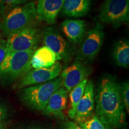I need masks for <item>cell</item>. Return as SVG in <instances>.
Segmentation results:
<instances>
[{
    "mask_svg": "<svg viewBox=\"0 0 129 129\" xmlns=\"http://www.w3.org/2000/svg\"><path fill=\"white\" fill-rule=\"evenodd\" d=\"M96 116L106 129H118L124 123L125 112L120 85L107 77L101 80L96 96Z\"/></svg>",
    "mask_w": 129,
    "mask_h": 129,
    "instance_id": "cell-1",
    "label": "cell"
},
{
    "mask_svg": "<svg viewBox=\"0 0 129 129\" xmlns=\"http://www.w3.org/2000/svg\"><path fill=\"white\" fill-rule=\"evenodd\" d=\"M62 78L58 77L47 83L23 88L19 92V96L26 105L35 110L43 111L50 96L62 86Z\"/></svg>",
    "mask_w": 129,
    "mask_h": 129,
    "instance_id": "cell-2",
    "label": "cell"
},
{
    "mask_svg": "<svg viewBox=\"0 0 129 129\" xmlns=\"http://www.w3.org/2000/svg\"><path fill=\"white\" fill-rule=\"evenodd\" d=\"M37 18L36 6L30 2L12 10L5 17L1 25V29L5 35L13 34L31 26V24Z\"/></svg>",
    "mask_w": 129,
    "mask_h": 129,
    "instance_id": "cell-3",
    "label": "cell"
},
{
    "mask_svg": "<svg viewBox=\"0 0 129 129\" xmlns=\"http://www.w3.org/2000/svg\"><path fill=\"white\" fill-rule=\"evenodd\" d=\"M35 51L8 53L0 65V75L10 79L25 75L31 68L30 62Z\"/></svg>",
    "mask_w": 129,
    "mask_h": 129,
    "instance_id": "cell-4",
    "label": "cell"
},
{
    "mask_svg": "<svg viewBox=\"0 0 129 129\" xmlns=\"http://www.w3.org/2000/svg\"><path fill=\"white\" fill-rule=\"evenodd\" d=\"M104 38V27L98 22L87 34L77 52V60L82 62L93 60L101 50Z\"/></svg>",
    "mask_w": 129,
    "mask_h": 129,
    "instance_id": "cell-5",
    "label": "cell"
},
{
    "mask_svg": "<svg viewBox=\"0 0 129 129\" xmlns=\"http://www.w3.org/2000/svg\"><path fill=\"white\" fill-rule=\"evenodd\" d=\"M102 22L117 26L129 19V0H105L99 14Z\"/></svg>",
    "mask_w": 129,
    "mask_h": 129,
    "instance_id": "cell-6",
    "label": "cell"
},
{
    "mask_svg": "<svg viewBox=\"0 0 129 129\" xmlns=\"http://www.w3.org/2000/svg\"><path fill=\"white\" fill-rule=\"evenodd\" d=\"M40 37L38 30L32 26L9 35L6 41L7 54L17 51L35 50Z\"/></svg>",
    "mask_w": 129,
    "mask_h": 129,
    "instance_id": "cell-7",
    "label": "cell"
},
{
    "mask_svg": "<svg viewBox=\"0 0 129 129\" xmlns=\"http://www.w3.org/2000/svg\"><path fill=\"white\" fill-rule=\"evenodd\" d=\"M43 43L57 56V60L68 62L73 55L72 48L59 31L53 27L46 28L43 32Z\"/></svg>",
    "mask_w": 129,
    "mask_h": 129,
    "instance_id": "cell-8",
    "label": "cell"
},
{
    "mask_svg": "<svg viewBox=\"0 0 129 129\" xmlns=\"http://www.w3.org/2000/svg\"><path fill=\"white\" fill-rule=\"evenodd\" d=\"M62 70V66L59 62H56L50 67L30 70L22 78L19 87L23 88L50 81L57 78Z\"/></svg>",
    "mask_w": 129,
    "mask_h": 129,
    "instance_id": "cell-9",
    "label": "cell"
},
{
    "mask_svg": "<svg viewBox=\"0 0 129 129\" xmlns=\"http://www.w3.org/2000/svg\"><path fill=\"white\" fill-rule=\"evenodd\" d=\"M92 72V69L82 61L77 60L61 72L62 86L68 92Z\"/></svg>",
    "mask_w": 129,
    "mask_h": 129,
    "instance_id": "cell-10",
    "label": "cell"
},
{
    "mask_svg": "<svg viewBox=\"0 0 129 129\" xmlns=\"http://www.w3.org/2000/svg\"><path fill=\"white\" fill-rule=\"evenodd\" d=\"M94 85L91 81H87L84 93L76 108L74 120L79 123L93 115L94 109Z\"/></svg>",
    "mask_w": 129,
    "mask_h": 129,
    "instance_id": "cell-11",
    "label": "cell"
},
{
    "mask_svg": "<svg viewBox=\"0 0 129 129\" xmlns=\"http://www.w3.org/2000/svg\"><path fill=\"white\" fill-rule=\"evenodd\" d=\"M64 0H38L36 7L37 18L49 25L56 22L62 10Z\"/></svg>",
    "mask_w": 129,
    "mask_h": 129,
    "instance_id": "cell-12",
    "label": "cell"
},
{
    "mask_svg": "<svg viewBox=\"0 0 129 129\" xmlns=\"http://www.w3.org/2000/svg\"><path fill=\"white\" fill-rule=\"evenodd\" d=\"M68 94V91L63 87L54 91L48 99L43 114L59 117L63 116V111L67 107Z\"/></svg>",
    "mask_w": 129,
    "mask_h": 129,
    "instance_id": "cell-13",
    "label": "cell"
},
{
    "mask_svg": "<svg viewBox=\"0 0 129 129\" xmlns=\"http://www.w3.org/2000/svg\"><path fill=\"white\" fill-rule=\"evenodd\" d=\"M63 33L71 43L78 44L83 39L86 30L85 21L80 19H67L62 23Z\"/></svg>",
    "mask_w": 129,
    "mask_h": 129,
    "instance_id": "cell-14",
    "label": "cell"
},
{
    "mask_svg": "<svg viewBox=\"0 0 129 129\" xmlns=\"http://www.w3.org/2000/svg\"><path fill=\"white\" fill-rule=\"evenodd\" d=\"M57 56L46 46L35 50L30 62L31 67L34 69L48 68L57 62Z\"/></svg>",
    "mask_w": 129,
    "mask_h": 129,
    "instance_id": "cell-15",
    "label": "cell"
},
{
    "mask_svg": "<svg viewBox=\"0 0 129 129\" xmlns=\"http://www.w3.org/2000/svg\"><path fill=\"white\" fill-rule=\"evenodd\" d=\"M91 7V0H64L62 13L69 17H79L88 13Z\"/></svg>",
    "mask_w": 129,
    "mask_h": 129,
    "instance_id": "cell-16",
    "label": "cell"
},
{
    "mask_svg": "<svg viewBox=\"0 0 129 129\" xmlns=\"http://www.w3.org/2000/svg\"><path fill=\"white\" fill-rule=\"evenodd\" d=\"M112 57L118 67L128 68L129 67V43L127 40L117 41L113 48Z\"/></svg>",
    "mask_w": 129,
    "mask_h": 129,
    "instance_id": "cell-17",
    "label": "cell"
},
{
    "mask_svg": "<svg viewBox=\"0 0 129 129\" xmlns=\"http://www.w3.org/2000/svg\"><path fill=\"white\" fill-rule=\"evenodd\" d=\"M87 81V78L84 79L77 85H75L70 91L69 97H70L71 101V108L68 111V115L70 118H75L77 106L84 93Z\"/></svg>",
    "mask_w": 129,
    "mask_h": 129,
    "instance_id": "cell-18",
    "label": "cell"
},
{
    "mask_svg": "<svg viewBox=\"0 0 129 129\" xmlns=\"http://www.w3.org/2000/svg\"><path fill=\"white\" fill-rule=\"evenodd\" d=\"M78 124L84 129H106L96 115H91Z\"/></svg>",
    "mask_w": 129,
    "mask_h": 129,
    "instance_id": "cell-19",
    "label": "cell"
},
{
    "mask_svg": "<svg viewBox=\"0 0 129 129\" xmlns=\"http://www.w3.org/2000/svg\"><path fill=\"white\" fill-rule=\"evenodd\" d=\"M121 88V95L123 104L127 114L129 113V85L128 82L126 81L122 84Z\"/></svg>",
    "mask_w": 129,
    "mask_h": 129,
    "instance_id": "cell-20",
    "label": "cell"
},
{
    "mask_svg": "<svg viewBox=\"0 0 129 129\" xmlns=\"http://www.w3.org/2000/svg\"><path fill=\"white\" fill-rule=\"evenodd\" d=\"M7 54V42L0 38V65Z\"/></svg>",
    "mask_w": 129,
    "mask_h": 129,
    "instance_id": "cell-21",
    "label": "cell"
},
{
    "mask_svg": "<svg viewBox=\"0 0 129 129\" xmlns=\"http://www.w3.org/2000/svg\"><path fill=\"white\" fill-rule=\"evenodd\" d=\"M7 116V109L3 105H0V125L4 124Z\"/></svg>",
    "mask_w": 129,
    "mask_h": 129,
    "instance_id": "cell-22",
    "label": "cell"
},
{
    "mask_svg": "<svg viewBox=\"0 0 129 129\" xmlns=\"http://www.w3.org/2000/svg\"><path fill=\"white\" fill-rule=\"evenodd\" d=\"M1 1L10 6H17L28 2L29 0H1Z\"/></svg>",
    "mask_w": 129,
    "mask_h": 129,
    "instance_id": "cell-23",
    "label": "cell"
},
{
    "mask_svg": "<svg viewBox=\"0 0 129 129\" xmlns=\"http://www.w3.org/2000/svg\"><path fill=\"white\" fill-rule=\"evenodd\" d=\"M63 129H84L76 122L68 121L63 124Z\"/></svg>",
    "mask_w": 129,
    "mask_h": 129,
    "instance_id": "cell-24",
    "label": "cell"
},
{
    "mask_svg": "<svg viewBox=\"0 0 129 129\" xmlns=\"http://www.w3.org/2000/svg\"><path fill=\"white\" fill-rule=\"evenodd\" d=\"M5 10V6H4V3L1 0H0V16H1L3 13L4 12Z\"/></svg>",
    "mask_w": 129,
    "mask_h": 129,
    "instance_id": "cell-25",
    "label": "cell"
},
{
    "mask_svg": "<svg viewBox=\"0 0 129 129\" xmlns=\"http://www.w3.org/2000/svg\"><path fill=\"white\" fill-rule=\"evenodd\" d=\"M0 129H6V125H5V124L3 125H0Z\"/></svg>",
    "mask_w": 129,
    "mask_h": 129,
    "instance_id": "cell-26",
    "label": "cell"
},
{
    "mask_svg": "<svg viewBox=\"0 0 129 129\" xmlns=\"http://www.w3.org/2000/svg\"><path fill=\"white\" fill-rule=\"evenodd\" d=\"M29 129H38V128H29Z\"/></svg>",
    "mask_w": 129,
    "mask_h": 129,
    "instance_id": "cell-27",
    "label": "cell"
}]
</instances>
